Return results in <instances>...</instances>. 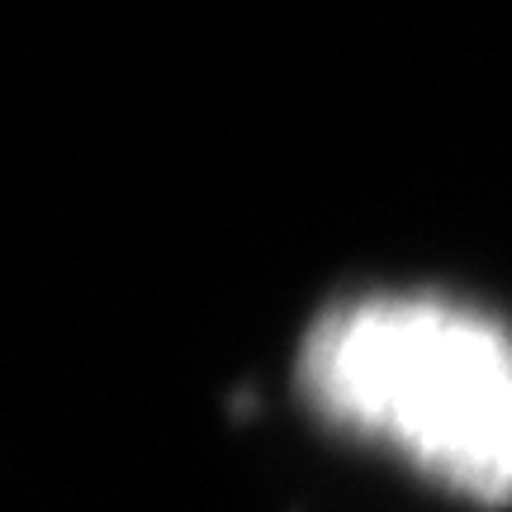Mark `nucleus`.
<instances>
[{"mask_svg": "<svg viewBox=\"0 0 512 512\" xmlns=\"http://www.w3.org/2000/svg\"><path fill=\"white\" fill-rule=\"evenodd\" d=\"M299 389L332 427L479 503L512 498V332L437 294H370L304 337Z\"/></svg>", "mask_w": 512, "mask_h": 512, "instance_id": "obj_1", "label": "nucleus"}]
</instances>
